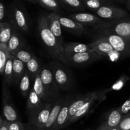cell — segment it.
Instances as JSON below:
<instances>
[{
    "label": "cell",
    "mask_w": 130,
    "mask_h": 130,
    "mask_svg": "<svg viewBox=\"0 0 130 130\" xmlns=\"http://www.w3.org/2000/svg\"><path fill=\"white\" fill-rule=\"evenodd\" d=\"M123 115L119 110V108L112 110L105 117V119L102 123L105 126L110 128H114L118 126L123 119Z\"/></svg>",
    "instance_id": "cell-21"
},
{
    "label": "cell",
    "mask_w": 130,
    "mask_h": 130,
    "mask_svg": "<svg viewBox=\"0 0 130 130\" xmlns=\"http://www.w3.org/2000/svg\"><path fill=\"white\" fill-rule=\"evenodd\" d=\"M52 103L43 102L38 108L28 114V123L39 128H45L49 119Z\"/></svg>",
    "instance_id": "cell-6"
},
{
    "label": "cell",
    "mask_w": 130,
    "mask_h": 130,
    "mask_svg": "<svg viewBox=\"0 0 130 130\" xmlns=\"http://www.w3.org/2000/svg\"><path fill=\"white\" fill-rule=\"evenodd\" d=\"M8 20L13 23L19 31L28 34L30 32V21L29 14L24 5L19 0H13L8 6Z\"/></svg>",
    "instance_id": "cell-2"
},
{
    "label": "cell",
    "mask_w": 130,
    "mask_h": 130,
    "mask_svg": "<svg viewBox=\"0 0 130 130\" xmlns=\"http://www.w3.org/2000/svg\"><path fill=\"white\" fill-rule=\"evenodd\" d=\"M25 130H46L44 128H39L38 127H36L32 124L27 123L26 125V129Z\"/></svg>",
    "instance_id": "cell-40"
},
{
    "label": "cell",
    "mask_w": 130,
    "mask_h": 130,
    "mask_svg": "<svg viewBox=\"0 0 130 130\" xmlns=\"http://www.w3.org/2000/svg\"><path fill=\"white\" fill-rule=\"evenodd\" d=\"M99 36L105 38L110 43L116 52L124 57H130V39L110 33H99Z\"/></svg>",
    "instance_id": "cell-8"
},
{
    "label": "cell",
    "mask_w": 130,
    "mask_h": 130,
    "mask_svg": "<svg viewBox=\"0 0 130 130\" xmlns=\"http://www.w3.org/2000/svg\"><path fill=\"white\" fill-rule=\"evenodd\" d=\"M27 124L21 123L19 121H10L8 123V130H25Z\"/></svg>",
    "instance_id": "cell-37"
},
{
    "label": "cell",
    "mask_w": 130,
    "mask_h": 130,
    "mask_svg": "<svg viewBox=\"0 0 130 130\" xmlns=\"http://www.w3.org/2000/svg\"><path fill=\"white\" fill-rule=\"evenodd\" d=\"M95 13L102 19L109 20H116L124 19L128 17V12L124 9L107 4L102 6Z\"/></svg>",
    "instance_id": "cell-10"
},
{
    "label": "cell",
    "mask_w": 130,
    "mask_h": 130,
    "mask_svg": "<svg viewBox=\"0 0 130 130\" xmlns=\"http://www.w3.org/2000/svg\"><path fill=\"white\" fill-rule=\"evenodd\" d=\"M85 130H90V129H85Z\"/></svg>",
    "instance_id": "cell-46"
},
{
    "label": "cell",
    "mask_w": 130,
    "mask_h": 130,
    "mask_svg": "<svg viewBox=\"0 0 130 130\" xmlns=\"http://www.w3.org/2000/svg\"><path fill=\"white\" fill-rule=\"evenodd\" d=\"M2 105L3 116L6 121L8 122L19 121L17 110L13 102L10 91L4 80L2 86Z\"/></svg>",
    "instance_id": "cell-7"
},
{
    "label": "cell",
    "mask_w": 130,
    "mask_h": 130,
    "mask_svg": "<svg viewBox=\"0 0 130 130\" xmlns=\"http://www.w3.org/2000/svg\"><path fill=\"white\" fill-rule=\"evenodd\" d=\"M99 33H110L130 39V18L104 21L93 28Z\"/></svg>",
    "instance_id": "cell-4"
},
{
    "label": "cell",
    "mask_w": 130,
    "mask_h": 130,
    "mask_svg": "<svg viewBox=\"0 0 130 130\" xmlns=\"http://www.w3.org/2000/svg\"><path fill=\"white\" fill-rule=\"evenodd\" d=\"M9 15L8 6H6L3 0L0 1V22L7 21Z\"/></svg>",
    "instance_id": "cell-34"
},
{
    "label": "cell",
    "mask_w": 130,
    "mask_h": 130,
    "mask_svg": "<svg viewBox=\"0 0 130 130\" xmlns=\"http://www.w3.org/2000/svg\"><path fill=\"white\" fill-rule=\"evenodd\" d=\"M81 1L86 8L92 10L95 12L102 6L107 4H111L110 2L104 0H81Z\"/></svg>",
    "instance_id": "cell-31"
},
{
    "label": "cell",
    "mask_w": 130,
    "mask_h": 130,
    "mask_svg": "<svg viewBox=\"0 0 130 130\" xmlns=\"http://www.w3.org/2000/svg\"><path fill=\"white\" fill-rule=\"evenodd\" d=\"M26 70V64L14 57L13 62V82L15 86H19L20 79Z\"/></svg>",
    "instance_id": "cell-22"
},
{
    "label": "cell",
    "mask_w": 130,
    "mask_h": 130,
    "mask_svg": "<svg viewBox=\"0 0 130 130\" xmlns=\"http://www.w3.org/2000/svg\"><path fill=\"white\" fill-rule=\"evenodd\" d=\"M96 130H119V129H118V127H116V128H108V127L105 126H104V124H102L101 123V124L99 126V128H98Z\"/></svg>",
    "instance_id": "cell-41"
},
{
    "label": "cell",
    "mask_w": 130,
    "mask_h": 130,
    "mask_svg": "<svg viewBox=\"0 0 130 130\" xmlns=\"http://www.w3.org/2000/svg\"><path fill=\"white\" fill-rule=\"evenodd\" d=\"M118 128L119 130H130V112L123 116Z\"/></svg>",
    "instance_id": "cell-35"
},
{
    "label": "cell",
    "mask_w": 130,
    "mask_h": 130,
    "mask_svg": "<svg viewBox=\"0 0 130 130\" xmlns=\"http://www.w3.org/2000/svg\"><path fill=\"white\" fill-rule=\"evenodd\" d=\"M129 79V77L127 76H123L116 81V83L112 85L111 88H109L110 91L111 90H119L124 86V84L126 83V81H128Z\"/></svg>",
    "instance_id": "cell-36"
},
{
    "label": "cell",
    "mask_w": 130,
    "mask_h": 130,
    "mask_svg": "<svg viewBox=\"0 0 130 130\" xmlns=\"http://www.w3.org/2000/svg\"><path fill=\"white\" fill-rule=\"evenodd\" d=\"M38 3L44 8L59 14L62 13L60 3L58 0H38Z\"/></svg>",
    "instance_id": "cell-28"
},
{
    "label": "cell",
    "mask_w": 130,
    "mask_h": 130,
    "mask_svg": "<svg viewBox=\"0 0 130 130\" xmlns=\"http://www.w3.org/2000/svg\"><path fill=\"white\" fill-rule=\"evenodd\" d=\"M32 89L36 93L37 95L44 101V89L41 77V72L36 76L34 80Z\"/></svg>",
    "instance_id": "cell-33"
},
{
    "label": "cell",
    "mask_w": 130,
    "mask_h": 130,
    "mask_svg": "<svg viewBox=\"0 0 130 130\" xmlns=\"http://www.w3.org/2000/svg\"><path fill=\"white\" fill-rule=\"evenodd\" d=\"M60 15L59 14L52 12L46 15V17L48 20V26L51 31L57 37L58 41L63 44L64 41H63V36L62 34V26L59 19Z\"/></svg>",
    "instance_id": "cell-16"
},
{
    "label": "cell",
    "mask_w": 130,
    "mask_h": 130,
    "mask_svg": "<svg viewBox=\"0 0 130 130\" xmlns=\"http://www.w3.org/2000/svg\"><path fill=\"white\" fill-rule=\"evenodd\" d=\"M12 55L8 47V44L0 43V73L2 76L8 60Z\"/></svg>",
    "instance_id": "cell-27"
},
{
    "label": "cell",
    "mask_w": 130,
    "mask_h": 130,
    "mask_svg": "<svg viewBox=\"0 0 130 130\" xmlns=\"http://www.w3.org/2000/svg\"><path fill=\"white\" fill-rule=\"evenodd\" d=\"M63 50L66 53H79L93 50L92 44H84L80 43L64 42L63 43Z\"/></svg>",
    "instance_id": "cell-20"
},
{
    "label": "cell",
    "mask_w": 130,
    "mask_h": 130,
    "mask_svg": "<svg viewBox=\"0 0 130 130\" xmlns=\"http://www.w3.org/2000/svg\"><path fill=\"white\" fill-rule=\"evenodd\" d=\"M26 1H29V2L32 3H38V0H26Z\"/></svg>",
    "instance_id": "cell-44"
},
{
    "label": "cell",
    "mask_w": 130,
    "mask_h": 130,
    "mask_svg": "<svg viewBox=\"0 0 130 130\" xmlns=\"http://www.w3.org/2000/svg\"><path fill=\"white\" fill-rule=\"evenodd\" d=\"M60 22L62 27L76 34H81L85 30V27L82 24L69 17L60 15Z\"/></svg>",
    "instance_id": "cell-19"
},
{
    "label": "cell",
    "mask_w": 130,
    "mask_h": 130,
    "mask_svg": "<svg viewBox=\"0 0 130 130\" xmlns=\"http://www.w3.org/2000/svg\"><path fill=\"white\" fill-rule=\"evenodd\" d=\"M8 121L5 119L3 116H1L0 118V130H8Z\"/></svg>",
    "instance_id": "cell-39"
},
{
    "label": "cell",
    "mask_w": 130,
    "mask_h": 130,
    "mask_svg": "<svg viewBox=\"0 0 130 130\" xmlns=\"http://www.w3.org/2000/svg\"><path fill=\"white\" fill-rule=\"evenodd\" d=\"M126 6L127 9L130 11V0H128V1L126 3Z\"/></svg>",
    "instance_id": "cell-42"
},
{
    "label": "cell",
    "mask_w": 130,
    "mask_h": 130,
    "mask_svg": "<svg viewBox=\"0 0 130 130\" xmlns=\"http://www.w3.org/2000/svg\"><path fill=\"white\" fill-rule=\"evenodd\" d=\"M41 77L44 89V102H52L60 97V90L48 63L43 65L41 71Z\"/></svg>",
    "instance_id": "cell-5"
},
{
    "label": "cell",
    "mask_w": 130,
    "mask_h": 130,
    "mask_svg": "<svg viewBox=\"0 0 130 130\" xmlns=\"http://www.w3.org/2000/svg\"><path fill=\"white\" fill-rule=\"evenodd\" d=\"M104 1H109V2H110L111 3V1H112V0H104Z\"/></svg>",
    "instance_id": "cell-45"
},
{
    "label": "cell",
    "mask_w": 130,
    "mask_h": 130,
    "mask_svg": "<svg viewBox=\"0 0 130 130\" xmlns=\"http://www.w3.org/2000/svg\"><path fill=\"white\" fill-rule=\"evenodd\" d=\"M8 47L12 55H14L15 53L20 50L27 47L26 41L20 32L17 29L14 30L12 36L8 43Z\"/></svg>",
    "instance_id": "cell-17"
},
{
    "label": "cell",
    "mask_w": 130,
    "mask_h": 130,
    "mask_svg": "<svg viewBox=\"0 0 130 130\" xmlns=\"http://www.w3.org/2000/svg\"><path fill=\"white\" fill-rule=\"evenodd\" d=\"M15 29L13 23L9 20L0 22V43L8 44Z\"/></svg>",
    "instance_id": "cell-24"
},
{
    "label": "cell",
    "mask_w": 130,
    "mask_h": 130,
    "mask_svg": "<svg viewBox=\"0 0 130 130\" xmlns=\"http://www.w3.org/2000/svg\"><path fill=\"white\" fill-rule=\"evenodd\" d=\"M38 31L43 45L53 60L59 61L66 66H71L65 54L63 45L51 31L48 26L46 15H41L39 17Z\"/></svg>",
    "instance_id": "cell-1"
},
{
    "label": "cell",
    "mask_w": 130,
    "mask_h": 130,
    "mask_svg": "<svg viewBox=\"0 0 130 130\" xmlns=\"http://www.w3.org/2000/svg\"><path fill=\"white\" fill-rule=\"evenodd\" d=\"M66 56L70 64L76 67L87 66L103 58L93 50L79 53H66Z\"/></svg>",
    "instance_id": "cell-9"
},
{
    "label": "cell",
    "mask_w": 130,
    "mask_h": 130,
    "mask_svg": "<svg viewBox=\"0 0 130 130\" xmlns=\"http://www.w3.org/2000/svg\"><path fill=\"white\" fill-rule=\"evenodd\" d=\"M43 100L38 96L32 88L27 98V110L28 114L34 111L43 103Z\"/></svg>",
    "instance_id": "cell-25"
},
{
    "label": "cell",
    "mask_w": 130,
    "mask_h": 130,
    "mask_svg": "<svg viewBox=\"0 0 130 130\" xmlns=\"http://www.w3.org/2000/svg\"><path fill=\"white\" fill-rule=\"evenodd\" d=\"M98 91H92V92H88L86 93L82 94V95H78L76 97L74 98L72 103L71 104V106L69 108V117H68V124L71 119L76 115V113L81 109L83 106L86 104L87 102H88L90 99H92L94 96L97 94Z\"/></svg>",
    "instance_id": "cell-14"
},
{
    "label": "cell",
    "mask_w": 130,
    "mask_h": 130,
    "mask_svg": "<svg viewBox=\"0 0 130 130\" xmlns=\"http://www.w3.org/2000/svg\"><path fill=\"white\" fill-rule=\"evenodd\" d=\"M109 91H110L109 88L106 89V90H99L97 94L95 96H94L92 99H90L88 102H87L81 107V109L76 113V115L70 120V121L67 124V126L74 123V122L77 121V120H79L81 118H82L83 117L85 116L90 111V109L96 104L97 102H102L105 100L106 99V93L109 92Z\"/></svg>",
    "instance_id": "cell-11"
},
{
    "label": "cell",
    "mask_w": 130,
    "mask_h": 130,
    "mask_svg": "<svg viewBox=\"0 0 130 130\" xmlns=\"http://www.w3.org/2000/svg\"><path fill=\"white\" fill-rule=\"evenodd\" d=\"M114 1H116L118 2L121 3H126L128 0H114Z\"/></svg>",
    "instance_id": "cell-43"
},
{
    "label": "cell",
    "mask_w": 130,
    "mask_h": 130,
    "mask_svg": "<svg viewBox=\"0 0 130 130\" xmlns=\"http://www.w3.org/2000/svg\"><path fill=\"white\" fill-rule=\"evenodd\" d=\"M93 50L95 51L99 55L104 57V56L112 54L116 52L110 43L105 38L98 36L96 39L91 43Z\"/></svg>",
    "instance_id": "cell-15"
},
{
    "label": "cell",
    "mask_w": 130,
    "mask_h": 130,
    "mask_svg": "<svg viewBox=\"0 0 130 130\" xmlns=\"http://www.w3.org/2000/svg\"><path fill=\"white\" fill-rule=\"evenodd\" d=\"M13 56L16 58L19 59V60L22 62L23 63L27 64L29 62V61L35 55L30 49L26 47V48H22V49L18 51Z\"/></svg>",
    "instance_id": "cell-32"
},
{
    "label": "cell",
    "mask_w": 130,
    "mask_h": 130,
    "mask_svg": "<svg viewBox=\"0 0 130 130\" xmlns=\"http://www.w3.org/2000/svg\"><path fill=\"white\" fill-rule=\"evenodd\" d=\"M43 66L41 65L40 60L36 56H34L26 64V68L32 78L35 79L36 76L39 74L41 71Z\"/></svg>",
    "instance_id": "cell-26"
},
{
    "label": "cell",
    "mask_w": 130,
    "mask_h": 130,
    "mask_svg": "<svg viewBox=\"0 0 130 130\" xmlns=\"http://www.w3.org/2000/svg\"><path fill=\"white\" fill-rule=\"evenodd\" d=\"M34 83V79L26 70L21 78L19 85V88L24 97L27 98L30 90H32Z\"/></svg>",
    "instance_id": "cell-23"
},
{
    "label": "cell",
    "mask_w": 130,
    "mask_h": 130,
    "mask_svg": "<svg viewBox=\"0 0 130 130\" xmlns=\"http://www.w3.org/2000/svg\"><path fill=\"white\" fill-rule=\"evenodd\" d=\"M65 100H66V96L63 97H58L54 101L52 102V106L51 109L49 119H48V122L46 124L45 129L46 130H51L52 126H53L54 123H55L56 119L62 109V106L64 104Z\"/></svg>",
    "instance_id": "cell-18"
},
{
    "label": "cell",
    "mask_w": 130,
    "mask_h": 130,
    "mask_svg": "<svg viewBox=\"0 0 130 130\" xmlns=\"http://www.w3.org/2000/svg\"><path fill=\"white\" fill-rule=\"evenodd\" d=\"M14 56L11 55L8 60L4 70L3 80L6 82L8 86L13 85V62Z\"/></svg>",
    "instance_id": "cell-29"
},
{
    "label": "cell",
    "mask_w": 130,
    "mask_h": 130,
    "mask_svg": "<svg viewBox=\"0 0 130 130\" xmlns=\"http://www.w3.org/2000/svg\"><path fill=\"white\" fill-rule=\"evenodd\" d=\"M48 63L61 91H67L73 90L76 87V80L73 74L66 65L55 60Z\"/></svg>",
    "instance_id": "cell-3"
},
{
    "label": "cell",
    "mask_w": 130,
    "mask_h": 130,
    "mask_svg": "<svg viewBox=\"0 0 130 130\" xmlns=\"http://www.w3.org/2000/svg\"><path fill=\"white\" fill-rule=\"evenodd\" d=\"M58 2L67 8L72 11H82L86 10L81 0H58Z\"/></svg>",
    "instance_id": "cell-30"
},
{
    "label": "cell",
    "mask_w": 130,
    "mask_h": 130,
    "mask_svg": "<svg viewBox=\"0 0 130 130\" xmlns=\"http://www.w3.org/2000/svg\"><path fill=\"white\" fill-rule=\"evenodd\" d=\"M119 110L123 115L128 114L130 112V98L126 100L119 107Z\"/></svg>",
    "instance_id": "cell-38"
},
{
    "label": "cell",
    "mask_w": 130,
    "mask_h": 130,
    "mask_svg": "<svg viewBox=\"0 0 130 130\" xmlns=\"http://www.w3.org/2000/svg\"><path fill=\"white\" fill-rule=\"evenodd\" d=\"M74 98V96L72 94L66 95L64 104L56 119L55 123H54L51 130H60L67 126L69 108Z\"/></svg>",
    "instance_id": "cell-12"
},
{
    "label": "cell",
    "mask_w": 130,
    "mask_h": 130,
    "mask_svg": "<svg viewBox=\"0 0 130 130\" xmlns=\"http://www.w3.org/2000/svg\"><path fill=\"white\" fill-rule=\"evenodd\" d=\"M69 18L77 22L84 26H90L93 28L104 21L97 15L86 12H78L71 14Z\"/></svg>",
    "instance_id": "cell-13"
}]
</instances>
